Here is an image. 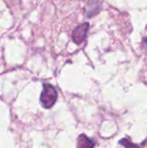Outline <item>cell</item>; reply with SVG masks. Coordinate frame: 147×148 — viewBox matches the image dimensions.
I'll return each mask as SVG.
<instances>
[{
  "label": "cell",
  "mask_w": 147,
  "mask_h": 148,
  "mask_svg": "<svg viewBox=\"0 0 147 148\" xmlns=\"http://www.w3.org/2000/svg\"><path fill=\"white\" fill-rule=\"evenodd\" d=\"M57 99V92L55 88L49 83L43 84V89L41 94L40 101L44 108H50L54 106Z\"/></svg>",
  "instance_id": "6da1fadb"
},
{
  "label": "cell",
  "mask_w": 147,
  "mask_h": 148,
  "mask_svg": "<svg viewBox=\"0 0 147 148\" xmlns=\"http://www.w3.org/2000/svg\"><path fill=\"white\" fill-rule=\"evenodd\" d=\"M88 27H89V24L88 23H85L80 24L74 29L72 33V38L75 43L81 44L84 41L87 32L88 30Z\"/></svg>",
  "instance_id": "7a4b0ae2"
},
{
  "label": "cell",
  "mask_w": 147,
  "mask_h": 148,
  "mask_svg": "<svg viewBox=\"0 0 147 148\" xmlns=\"http://www.w3.org/2000/svg\"><path fill=\"white\" fill-rule=\"evenodd\" d=\"M95 141L85 134H81L77 139V148H94Z\"/></svg>",
  "instance_id": "3957f363"
},
{
  "label": "cell",
  "mask_w": 147,
  "mask_h": 148,
  "mask_svg": "<svg viewBox=\"0 0 147 148\" xmlns=\"http://www.w3.org/2000/svg\"><path fill=\"white\" fill-rule=\"evenodd\" d=\"M120 144H121L123 147H125L126 148H141L139 146L133 144L132 141H130L127 139H122L121 140H120L119 142Z\"/></svg>",
  "instance_id": "277c9868"
},
{
  "label": "cell",
  "mask_w": 147,
  "mask_h": 148,
  "mask_svg": "<svg viewBox=\"0 0 147 148\" xmlns=\"http://www.w3.org/2000/svg\"><path fill=\"white\" fill-rule=\"evenodd\" d=\"M142 43L144 44V46L146 47L147 49V36L146 37H145L144 39H143V42H142Z\"/></svg>",
  "instance_id": "5b68a950"
}]
</instances>
